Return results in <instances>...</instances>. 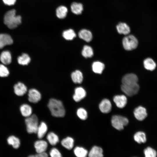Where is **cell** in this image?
<instances>
[{
	"instance_id": "obj_16",
	"label": "cell",
	"mask_w": 157,
	"mask_h": 157,
	"mask_svg": "<svg viewBox=\"0 0 157 157\" xmlns=\"http://www.w3.org/2000/svg\"><path fill=\"white\" fill-rule=\"evenodd\" d=\"M14 91L15 94L18 96H22L27 91V88L23 83L19 82L14 86Z\"/></svg>"
},
{
	"instance_id": "obj_20",
	"label": "cell",
	"mask_w": 157,
	"mask_h": 157,
	"mask_svg": "<svg viewBox=\"0 0 157 157\" xmlns=\"http://www.w3.org/2000/svg\"><path fill=\"white\" fill-rule=\"evenodd\" d=\"M118 33L124 35L128 34L130 32V29L129 26L125 23H119L116 26Z\"/></svg>"
},
{
	"instance_id": "obj_36",
	"label": "cell",
	"mask_w": 157,
	"mask_h": 157,
	"mask_svg": "<svg viewBox=\"0 0 157 157\" xmlns=\"http://www.w3.org/2000/svg\"><path fill=\"white\" fill-rule=\"evenodd\" d=\"M76 114L78 117L81 120H85L87 118V112L86 110L83 108H78L77 110Z\"/></svg>"
},
{
	"instance_id": "obj_37",
	"label": "cell",
	"mask_w": 157,
	"mask_h": 157,
	"mask_svg": "<svg viewBox=\"0 0 157 157\" xmlns=\"http://www.w3.org/2000/svg\"><path fill=\"white\" fill-rule=\"evenodd\" d=\"M9 74V72L7 68L4 65L0 64V76L6 77Z\"/></svg>"
},
{
	"instance_id": "obj_34",
	"label": "cell",
	"mask_w": 157,
	"mask_h": 157,
	"mask_svg": "<svg viewBox=\"0 0 157 157\" xmlns=\"http://www.w3.org/2000/svg\"><path fill=\"white\" fill-rule=\"evenodd\" d=\"M63 36L66 40H73L76 37V35L74 31L70 29L64 31Z\"/></svg>"
},
{
	"instance_id": "obj_6",
	"label": "cell",
	"mask_w": 157,
	"mask_h": 157,
	"mask_svg": "<svg viewBox=\"0 0 157 157\" xmlns=\"http://www.w3.org/2000/svg\"><path fill=\"white\" fill-rule=\"evenodd\" d=\"M121 89L127 96H132L137 93L139 89V86L137 83L129 85L122 84Z\"/></svg>"
},
{
	"instance_id": "obj_11",
	"label": "cell",
	"mask_w": 157,
	"mask_h": 157,
	"mask_svg": "<svg viewBox=\"0 0 157 157\" xmlns=\"http://www.w3.org/2000/svg\"><path fill=\"white\" fill-rule=\"evenodd\" d=\"M86 95V92L83 88L81 87H78L75 89L73 98L76 102H79L84 99Z\"/></svg>"
},
{
	"instance_id": "obj_26",
	"label": "cell",
	"mask_w": 157,
	"mask_h": 157,
	"mask_svg": "<svg viewBox=\"0 0 157 157\" xmlns=\"http://www.w3.org/2000/svg\"><path fill=\"white\" fill-rule=\"evenodd\" d=\"M104 64L99 61H95L93 63L92 65L93 71L97 74H101L104 68Z\"/></svg>"
},
{
	"instance_id": "obj_29",
	"label": "cell",
	"mask_w": 157,
	"mask_h": 157,
	"mask_svg": "<svg viewBox=\"0 0 157 157\" xmlns=\"http://www.w3.org/2000/svg\"><path fill=\"white\" fill-rule=\"evenodd\" d=\"M67 12L68 10L66 7L63 6H60L56 10V15L58 18L63 19L66 16Z\"/></svg>"
},
{
	"instance_id": "obj_4",
	"label": "cell",
	"mask_w": 157,
	"mask_h": 157,
	"mask_svg": "<svg viewBox=\"0 0 157 157\" xmlns=\"http://www.w3.org/2000/svg\"><path fill=\"white\" fill-rule=\"evenodd\" d=\"M122 43L123 47L125 50L130 51L137 48L138 44V41L134 35H129L123 38Z\"/></svg>"
},
{
	"instance_id": "obj_7",
	"label": "cell",
	"mask_w": 157,
	"mask_h": 157,
	"mask_svg": "<svg viewBox=\"0 0 157 157\" xmlns=\"http://www.w3.org/2000/svg\"><path fill=\"white\" fill-rule=\"evenodd\" d=\"M28 100L31 103H36L39 101L41 99L40 92L37 89L32 88L28 92Z\"/></svg>"
},
{
	"instance_id": "obj_19",
	"label": "cell",
	"mask_w": 157,
	"mask_h": 157,
	"mask_svg": "<svg viewBox=\"0 0 157 157\" xmlns=\"http://www.w3.org/2000/svg\"><path fill=\"white\" fill-rule=\"evenodd\" d=\"M62 145L69 150L72 149L74 144V140L72 137H67L63 139L61 142Z\"/></svg>"
},
{
	"instance_id": "obj_27",
	"label": "cell",
	"mask_w": 157,
	"mask_h": 157,
	"mask_svg": "<svg viewBox=\"0 0 157 157\" xmlns=\"http://www.w3.org/2000/svg\"><path fill=\"white\" fill-rule=\"evenodd\" d=\"M71 9L73 13L76 15H79L81 13L83 10V6L81 3L74 2L71 4Z\"/></svg>"
},
{
	"instance_id": "obj_22",
	"label": "cell",
	"mask_w": 157,
	"mask_h": 157,
	"mask_svg": "<svg viewBox=\"0 0 157 157\" xmlns=\"http://www.w3.org/2000/svg\"><path fill=\"white\" fill-rule=\"evenodd\" d=\"M0 60L1 62L4 65L10 64L11 62V56L9 51H7L2 52L0 56Z\"/></svg>"
},
{
	"instance_id": "obj_17",
	"label": "cell",
	"mask_w": 157,
	"mask_h": 157,
	"mask_svg": "<svg viewBox=\"0 0 157 157\" xmlns=\"http://www.w3.org/2000/svg\"><path fill=\"white\" fill-rule=\"evenodd\" d=\"M19 109L22 115L25 117H29L32 114V108L28 104H25L22 105Z\"/></svg>"
},
{
	"instance_id": "obj_5",
	"label": "cell",
	"mask_w": 157,
	"mask_h": 157,
	"mask_svg": "<svg viewBox=\"0 0 157 157\" xmlns=\"http://www.w3.org/2000/svg\"><path fill=\"white\" fill-rule=\"evenodd\" d=\"M129 120L126 117L119 115L113 116L111 119V123L113 126L118 130H122L124 126L128 123Z\"/></svg>"
},
{
	"instance_id": "obj_10",
	"label": "cell",
	"mask_w": 157,
	"mask_h": 157,
	"mask_svg": "<svg viewBox=\"0 0 157 157\" xmlns=\"http://www.w3.org/2000/svg\"><path fill=\"white\" fill-rule=\"evenodd\" d=\"M48 146L47 142L41 139L37 140L34 144V147L37 153L46 152Z\"/></svg>"
},
{
	"instance_id": "obj_9",
	"label": "cell",
	"mask_w": 157,
	"mask_h": 157,
	"mask_svg": "<svg viewBox=\"0 0 157 157\" xmlns=\"http://www.w3.org/2000/svg\"><path fill=\"white\" fill-rule=\"evenodd\" d=\"M138 78L137 76L133 73L127 74L122 79V84L129 85L137 83Z\"/></svg>"
},
{
	"instance_id": "obj_12",
	"label": "cell",
	"mask_w": 157,
	"mask_h": 157,
	"mask_svg": "<svg viewBox=\"0 0 157 157\" xmlns=\"http://www.w3.org/2000/svg\"><path fill=\"white\" fill-rule=\"evenodd\" d=\"M99 108L103 113H107L111 111L112 105L110 101L107 99H104L100 103Z\"/></svg>"
},
{
	"instance_id": "obj_2",
	"label": "cell",
	"mask_w": 157,
	"mask_h": 157,
	"mask_svg": "<svg viewBox=\"0 0 157 157\" xmlns=\"http://www.w3.org/2000/svg\"><path fill=\"white\" fill-rule=\"evenodd\" d=\"M4 22L10 29H13L17 26L21 22V17L16 15V11L12 9L8 11L4 17Z\"/></svg>"
},
{
	"instance_id": "obj_35",
	"label": "cell",
	"mask_w": 157,
	"mask_h": 157,
	"mask_svg": "<svg viewBox=\"0 0 157 157\" xmlns=\"http://www.w3.org/2000/svg\"><path fill=\"white\" fill-rule=\"evenodd\" d=\"M144 153L146 157H156L157 155L156 151L150 147H147L145 149Z\"/></svg>"
},
{
	"instance_id": "obj_38",
	"label": "cell",
	"mask_w": 157,
	"mask_h": 157,
	"mask_svg": "<svg viewBox=\"0 0 157 157\" xmlns=\"http://www.w3.org/2000/svg\"><path fill=\"white\" fill-rule=\"evenodd\" d=\"M49 155L51 157H61L62 154L56 148L53 147L49 152Z\"/></svg>"
},
{
	"instance_id": "obj_31",
	"label": "cell",
	"mask_w": 157,
	"mask_h": 157,
	"mask_svg": "<svg viewBox=\"0 0 157 157\" xmlns=\"http://www.w3.org/2000/svg\"><path fill=\"white\" fill-rule=\"evenodd\" d=\"M143 63L145 68L148 70L153 71L156 67L155 63L151 58H148L145 59Z\"/></svg>"
},
{
	"instance_id": "obj_24",
	"label": "cell",
	"mask_w": 157,
	"mask_h": 157,
	"mask_svg": "<svg viewBox=\"0 0 157 157\" xmlns=\"http://www.w3.org/2000/svg\"><path fill=\"white\" fill-rule=\"evenodd\" d=\"M8 143L15 149H18L20 145V141L19 138L14 135L9 136L7 139Z\"/></svg>"
},
{
	"instance_id": "obj_18",
	"label": "cell",
	"mask_w": 157,
	"mask_h": 157,
	"mask_svg": "<svg viewBox=\"0 0 157 157\" xmlns=\"http://www.w3.org/2000/svg\"><path fill=\"white\" fill-rule=\"evenodd\" d=\"M79 37L87 42H90L92 38L91 32L88 30L83 29L81 30L78 34Z\"/></svg>"
},
{
	"instance_id": "obj_14",
	"label": "cell",
	"mask_w": 157,
	"mask_h": 157,
	"mask_svg": "<svg viewBox=\"0 0 157 157\" xmlns=\"http://www.w3.org/2000/svg\"><path fill=\"white\" fill-rule=\"evenodd\" d=\"M13 40L8 34H0V49L6 45H10L13 43Z\"/></svg>"
},
{
	"instance_id": "obj_1",
	"label": "cell",
	"mask_w": 157,
	"mask_h": 157,
	"mask_svg": "<svg viewBox=\"0 0 157 157\" xmlns=\"http://www.w3.org/2000/svg\"><path fill=\"white\" fill-rule=\"evenodd\" d=\"M47 106L52 115L56 117H63L65 114V111L62 102L54 98L49 101Z\"/></svg>"
},
{
	"instance_id": "obj_32",
	"label": "cell",
	"mask_w": 157,
	"mask_h": 157,
	"mask_svg": "<svg viewBox=\"0 0 157 157\" xmlns=\"http://www.w3.org/2000/svg\"><path fill=\"white\" fill-rule=\"evenodd\" d=\"M82 55L85 58H91L93 55V51L92 47L88 45H85L81 52Z\"/></svg>"
},
{
	"instance_id": "obj_30",
	"label": "cell",
	"mask_w": 157,
	"mask_h": 157,
	"mask_svg": "<svg viewBox=\"0 0 157 157\" xmlns=\"http://www.w3.org/2000/svg\"><path fill=\"white\" fill-rule=\"evenodd\" d=\"M74 153L77 157H85L88 154V151L86 149L83 147L77 146L74 148Z\"/></svg>"
},
{
	"instance_id": "obj_21",
	"label": "cell",
	"mask_w": 157,
	"mask_h": 157,
	"mask_svg": "<svg viewBox=\"0 0 157 157\" xmlns=\"http://www.w3.org/2000/svg\"><path fill=\"white\" fill-rule=\"evenodd\" d=\"M103 149L98 146H94L90 151L88 156L90 157H102L103 156Z\"/></svg>"
},
{
	"instance_id": "obj_33",
	"label": "cell",
	"mask_w": 157,
	"mask_h": 157,
	"mask_svg": "<svg viewBox=\"0 0 157 157\" xmlns=\"http://www.w3.org/2000/svg\"><path fill=\"white\" fill-rule=\"evenodd\" d=\"M18 63L21 65H27L30 62L31 58L28 54L23 53L17 58Z\"/></svg>"
},
{
	"instance_id": "obj_40",
	"label": "cell",
	"mask_w": 157,
	"mask_h": 157,
	"mask_svg": "<svg viewBox=\"0 0 157 157\" xmlns=\"http://www.w3.org/2000/svg\"><path fill=\"white\" fill-rule=\"evenodd\" d=\"M4 3L8 6L13 5L15 3L16 0H3Z\"/></svg>"
},
{
	"instance_id": "obj_13",
	"label": "cell",
	"mask_w": 157,
	"mask_h": 157,
	"mask_svg": "<svg viewBox=\"0 0 157 157\" xmlns=\"http://www.w3.org/2000/svg\"><path fill=\"white\" fill-rule=\"evenodd\" d=\"M113 101L118 107L123 108L127 104V99L124 95H117L114 97Z\"/></svg>"
},
{
	"instance_id": "obj_39",
	"label": "cell",
	"mask_w": 157,
	"mask_h": 157,
	"mask_svg": "<svg viewBox=\"0 0 157 157\" xmlns=\"http://www.w3.org/2000/svg\"><path fill=\"white\" fill-rule=\"evenodd\" d=\"M48 156V154L46 152L37 153L34 155V157H47Z\"/></svg>"
},
{
	"instance_id": "obj_28",
	"label": "cell",
	"mask_w": 157,
	"mask_h": 157,
	"mask_svg": "<svg viewBox=\"0 0 157 157\" xmlns=\"http://www.w3.org/2000/svg\"><path fill=\"white\" fill-rule=\"evenodd\" d=\"M133 137L134 140L139 144L144 143L147 141L146 135L144 132L142 131L136 132Z\"/></svg>"
},
{
	"instance_id": "obj_25",
	"label": "cell",
	"mask_w": 157,
	"mask_h": 157,
	"mask_svg": "<svg viewBox=\"0 0 157 157\" xmlns=\"http://www.w3.org/2000/svg\"><path fill=\"white\" fill-rule=\"evenodd\" d=\"M46 138L49 143L52 146L56 145L59 141L58 136L52 132L48 133Z\"/></svg>"
},
{
	"instance_id": "obj_15",
	"label": "cell",
	"mask_w": 157,
	"mask_h": 157,
	"mask_svg": "<svg viewBox=\"0 0 157 157\" xmlns=\"http://www.w3.org/2000/svg\"><path fill=\"white\" fill-rule=\"evenodd\" d=\"M48 127L46 124L44 122H41L38 126L36 133L38 138L41 139L44 137L47 133Z\"/></svg>"
},
{
	"instance_id": "obj_3",
	"label": "cell",
	"mask_w": 157,
	"mask_h": 157,
	"mask_svg": "<svg viewBox=\"0 0 157 157\" xmlns=\"http://www.w3.org/2000/svg\"><path fill=\"white\" fill-rule=\"evenodd\" d=\"M25 123L28 133H36L39 124L38 117L36 115L32 114L30 116L26 117Z\"/></svg>"
},
{
	"instance_id": "obj_8",
	"label": "cell",
	"mask_w": 157,
	"mask_h": 157,
	"mask_svg": "<svg viewBox=\"0 0 157 157\" xmlns=\"http://www.w3.org/2000/svg\"><path fill=\"white\" fill-rule=\"evenodd\" d=\"M133 113L135 118L139 121L144 119L147 115L146 109L142 106H139L136 108Z\"/></svg>"
},
{
	"instance_id": "obj_23",
	"label": "cell",
	"mask_w": 157,
	"mask_h": 157,
	"mask_svg": "<svg viewBox=\"0 0 157 157\" xmlns=\"http://www.w3.org/2000/svg\"><path fill=\"white\" fill-rule=\"evenodd\" d=\"M71 77L73 82L75 83H81L83 79V74L79 70H76L72 72L71 74Z\"/></svg>"
}]
</instances>
